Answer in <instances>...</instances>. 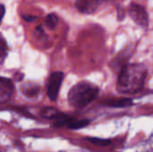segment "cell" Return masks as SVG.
Wrapping results in <instances>:
<instances>
[{
    "label": "cell",
    "instance_id": "cell-5",
    "mask_svg": "<svg viewBox=\"0 0 153 152\" xmlns=\"http://www.w3.org/2000/svg\"><path fill=\"white\" fill-rule=\"evenodd\" d=\"M14 92L13 82L6 78L0 77V104L5 103L11 99Z\"/></svg>",
    "mask_w": 153,
    "mask_h": 152
},
{
    "label": "cell",
    "instance_id": "cell-12",
    "mask_svg": "<svg viewBox=\"0 0 153 152\" xmlns=\"http://www.w3.org/2000/svg\"><path fill=\"white\" fill-rule=\"evenodd\" d=\"M7 55V46L4 39L0 34V64H2Z\"/></svg>",
    "mask_w": 153,
    "mask_h": 152
},
{
    "label": "cell",
    "instance_id": "cell-11",
    "mask_svg": "<svg viewBox=\"0 0 153 152\" xmlns=\"http://www.w3.org/2000/svg\"><path fill=\"white\" fill-rule=\"evenodd\" d=\"M90 124V120L88 119H82V120H75L72 124H70L67 127L72 130H78L81 128H83L87 126Z\"/></svg>",
    "mask_w": 153,
    "mask_h": 152
},
{
    "label": "cell",
    "instance_id": "cell-16",
    "mask_svg": "<svg viewBox=\"0 0 153 152\" xmlns=\"http://www.w3.org/2000/svg\"><path fill=\"white\" fill-rule=\"evenodd\" d=\"M22 18L25 21H28V22H31V21H33V20L36 19L35 16H30V15H22Z\"/></svg>",
    "mask_w": 153,
    "mask_h": 152
},
{
    "label": "cell",
    "instance_id": "cell-9",
    "mask_svg": "<svg viewBox=\"0 0 153 152\" xmlns=\"http://www.w3.org/2000/svg\"><path fill=\"white\" fill-rule=\"evenodd\" d=\"M55 125L56 126H68L70 124H72L73 122L75 121L74 118L70 117L66 115H63L61 114L56 119H55Z\"/></svg>",
    "mask_w": 153,
    "mask_h": 152
},
{
    "label": "cell",
    "instance_id": "cell-3",
    "mask_svg": "<svg viewBox=\"0 0 153 152\" xmlns=\"http://www.w3.org/2000/svg\"><path fill=\"white\" fill-rule=\"evenodd\" d=\"M63 79L64 74L62 72H55L49 77L48 84V96L53 101L57 99Z\"/></svg>",
    "mask_w": 153,
    "mask_h": 152
},
{
    "label": "cell",
    "instance_id": "cell-13",
    "mask_svg": "<svg viewBox=\"0 0 153 152\" xmlns=\"http://www.w3.org/2000/svg\"><path fill=\"white\" fill-rule=\"evenodd\" d=\"M88 141L91 142L92 144H94L96 146H101V147L108 146L111 143V141L110 140H108V139H100V138H89Z\"/></svg>",
    "mask_w": 153,
    "mask_h": 152
},
{
    "label": "cell",
    "instance_id": "cell-14",
    "mask_svg": "<svg viewBox=\"0 0 153 152\" xmlns=\"http://www.w3.org/2000/svg\"><path fill=\"white\" fill-rule=\"evenodd\" d=\"M38 90H39V89L35 85H32V86L25 85L24 89H23V93L28 97H34L35 95H37Z\"/></svg>",
    "mask_w": 153,
    "mask_h": 152
},
{
    "label": "cell",
    "instance_id": "cell-4",
    "mask_svg": "<svg viewBox=\"0 0 153 152\" xmlns=\"http://www.w3.org/2000/svg\"><path fill=\"white\" fill-rule=\"evenodd\" d=\"M129 15L134 21V22L142 27H146L149 24V16L144 9L140 4H131L129 7Z\"/></svg>",
    "mask_w": 153,
    "mask_h": 152
},
{
    "label": "cell",
    "instance_id": "cell-10",
    "mask_svg": "<svg viewBox=\"0 0 153 152\" xmlns=\"http://www.w3.org/2000/svg\"><path fill=\"white\" fill-rule=\"evenodd\" d=\"M58 23V17L55 13H50L46 18V25L48 29L53 30Z\"/></svg>",
    "mask_w": 153,
    "mask_h": 152
},
{
    "label": "cell",
    "instance_id": "cell-6",
    "mask_svg": "<svg viewBox=\"0 0 153 152\" xmlns=\"http://www.w3.org/2000/svg\"><path fill=\"white\" fill-rule=\"evenodd\" d=\"M103 0H77L76 8L82 13H91L96 11Z\"/></svg>",
    "mask_w": 153,
    "mask_h": 152
},
{
    "label": "cell",
    "instance_id": "cell-8",
    "mask_svg": "<svg viewBox=\"0 0 153 152\" xmlns=\"http://www.w3.org/2000/svg\"><path fill=\"white\" fill-rule=\"evenodd\" d=\"M61 113L54 108H45L41 110V116L48 119H56Z\"/></svg>",
    "mask_w": 153,
    "mask_h": 152
},
{
    "label": "cell",
    "instance_id": "cell-15",
    "mask_svg": "<svg viewBox=\"0 0 153 152\" xmlns=\"http://www.w3.org/2000/svg\"><path fill=\"white\" fill-rule=\"evenodd\" d=\"M4 13H5V8L3 4H0V23L2 22V19L4 15Z\"/></svg>",
    "mask_w": 153,
    "mask_h": 152
},
{
    "label": "cell",
    "instance_id": "cell-1",
    "mask_svg": "<svg viewBox=\"0 0 153 152\" xmlns=\"http://www.w3.org/2000/svg\"><path fill=\"white\" fill-rule=\"evenodd\" d=\"M147 70L142 65H128L118 75L117 90L121 93L130 94L139 91L145 82Z\"/></svg>",
    "mask_w": 153,
    "mask_h": 152
},
{
    "label": "cell",
    "instance_id": "cell-2",
    "mask_svg": "<svg viewBox=\"0 0 153 152\" xmlns=\"http://www.w3.org/2000/svg\"><path fill=\"white\" fill-rule=\"evenodd\" d=\"M99 95V89L97 86L82 82L70 90L68 93V101L71 106L76 108H82L93 101Z\"/></svg>",
    "mask_w": 153,
    "mask_h": 152
},
{
    "label": "cell",
    "instance_id": "cell-7",
    "mask_svg": "<svg viewBox=\"0 0 153 152\" xmlns=\"http://www.w3.org/2000/svg\"><path fill=\"white\" fill-rule=\"evenodd\" d=\"M103 104L111 108H127L133 105V100L129 98L108 99H106Z\"/></svg>",
    "mask_w": 153,
    "mask_h": 152
}]
</instances>
